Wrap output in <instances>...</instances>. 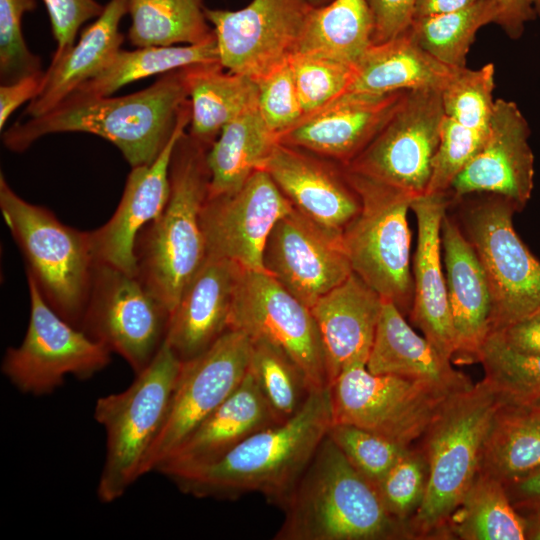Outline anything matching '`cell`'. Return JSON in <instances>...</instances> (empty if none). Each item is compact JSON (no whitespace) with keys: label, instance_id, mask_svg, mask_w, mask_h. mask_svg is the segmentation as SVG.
Masks as SVG:
<instances>
[{"label":"cell","instance_id":"cell-25","mask_svg":"<svg viewBox=\"0 0 540 540\" xmlns=\"http://www.w3.org/2000/svg\"><path fill=\"white\" fill-rule=\"evenodd\" d=\"M382 305V297L352 272L310 307L325 351L329 387L347 368L367 364Z\"/></svg>","mask_w":540,"mask_h":540},{"label":"cell","instance_id":"cell-56","mask_svg":"<svg viewBox=\"0 0 540 540\" xmlns=\"http://www.w3.org/2000/svg\"><path fill=\"white\" fill-rule=\"evenodd\" d=\"M519 405H522L529 414L540 423V395Z\"/></svg>","mask_w":540,"mask_h":540},{"label":"cell","instance_id":"cell-39","mask_svg":"<svg viewBox=\"0 0 540 540\" xmlns=\"http://www.w3.org/2000/svg\"><path fill=\"white\" fill-rule=\"evenodd\" d=\"M251 343L249 370L278 423H284L301 411L313 389L303 370L281 348L264 339Z\"/></svg>","mask_w":540,"mask_h":540},{"label":"cell","instance_id":"cell-51","mask_svg":"<svg viewBox=\"0 0 540 540\" xmlns=\"http://www.w3.org/2000/svg\"><path fill=\"white\" fill-rule=\"evenodd\" d=\"M44 73V72H43ZM43 73L21 78L0 86V129L23 103L31 101L39 91Z\"/></svg>","mask_w":540,"mask_h":540},{"label":"cell","instance_id":"cell-20","mask_svg":"<svg viewBox=\"0 0 540 540\" xmlns=\"http://www.w3.org/2000/svg\"><path fill=\"white\" fill-rule=\"evenodd\" d=\"M190 124V104L182 108L174 132L158 155L147 165L132 167L121 200L112 217L90 231L95 263L137 275L134 253L139 232L164 210L170 195V163L179 138Z\"/></svg>","mask_w":540,"mask_h":540},{"label":"cell","instance_id":"cell-47","mask_svg":"<svg viewBox=\"0 0 540 540\" xmlns=\"http://www.w3.org/2000/svg\"><path fill=\"white\" fill-rule=\"evenodd\" d=\"M257 84L258 110L276 135L303 118V108L288 61L270 71Z\"/></svg>","mask_w":540,"mask_h":540},{"label":"cell","instance_id":"cell-22","mask_svg":"<svg viewBox=\"0 0 540 540\" xmlns=\"http://www.w3.org/2000/svg\"><path fill=\"white\" fill-rule=\"evenodd\" d=\"M293 207L342 234L360 211V199L342 165L301 148L276 142L261 168Z\"/></svg>","mask_w":540,"mask_h":540},{"label":"cell","instance_id":"cell-50","mask_svg":"<svg viewBox=\"0 0 540 540\" xmlns=\"http://www.w3.org/2000/svg\"><path fill=\"white\" fill-rule=\"evenodd\" d=\"M497 24L510 39H519L528 22L540 19V0H496Z\"/></svg>","mask_w":540,"mask_h":540},{"label":"cell","instance_id":"cell-12","mask_svg":"<svg viewBox=\"0 0 540 540\" xmlns=\"http://www.w3.org/2000/svg\"><path fill=\"white\" fill-rule=\"evenodd\" d=\"M170 314L137 275L95 263L89 299L79 328L138 374L165 341Z\"/></svg>","mask_w":540,"mask_h":540},{"label":"cell","instance_id":"cell-14","mask_svg":"<svg viewBox=\"0 0 540 540\" xmlns=\"http://www.w3.org/2000/svg\"><path fill=\"white\" fill-rule=\"evenodd\" d=\"M228 329L281 348L303 370L313 390L329 387L325 351L311 309L267 272L241 270Z\"/></svg>","mask_w":540,"mask_h":540},{"label":"cell","instance_id":"cell-11","mask_svg":"<svg viewBox=\"0 0 540 540\" xmlns=\"http://www.w3.org/2000/svg\"><path fill=\"white\" fill-rule=\"evenodd\" d=\"M330 392L333 423L366 429L407 448L453 395L423 382L373 374L363 364L344 370Z\"/></svg>","mask_w":540,"mask_h":540},{"label":"cell","instance_id":"cell-55","mask_svg":"<svg viewBox=\"0 0 540 540\" xmlns=\"http://www.w3.org/2000/svg\"><path fill=\"white\" fill-rule=\"evenodd\" d=\"M518 513L523 520L525 539L540 540V508Z\"/></svg>","mask_w":540,"mask_h":540},{"label":"cell","instance_id":"cell-52","mask_svg":"<svg viewBox=\"0 0 540 540\" xmlns=\"http://www.w3.org/2000/svg\"><path fill=\"white\" fill-rule=\"evenodd\" d=\"M497 332L511 348L523 353L540 355V313L517 321Z\"/></svg>","mask_w":540,"mask_h":540},{"label":"cell","instance_id":"cell-2","mask_svg":"<svg viewBox=\"0 0 540 540\" xmlns=\"http://www.w3.org/2000/svg\"><path fill=\"white\" fill-rule=\"evenodd\" d=\"M183 69L162 74L132 94L67 97L49 112L13 124L3 132V144L20 153L49 134L89 133L115 145L131 168L151 164L171 138L189 101Z\"/></svg>","mask_w":540,"mask_h":540},{"label":"cell","instance_id":"cell-42","mask_svg":"<svg viewBox=\"0 0 540 540\" xmlns=\"http://www.w3.org/2000/svg\"><path fill=\"white\" fill-rule=\"evenodd\" d=\"M288 63L304 116L347 92L354 75V66L317 54L298 52Z\"/></svg>","mask_w":540,"mask_h":540},{"label":"cell","instance_id":"cell-29","mask_svg":"<svg viewBox=\"0 0 540 540\" xmlns=\"http://www.w3.org/2000/svg\"><path fill=\"white\" fill-rule=\"evenodd\" d=\"M126 14L128 0H109L103 12L83 29L79 40L61 57L51 60L38 93L24 111L28 118L55 108L110 62L124 41L119 27Z\"/></svg>","mask_w":540,"mask_h":540},{"label":"cell","instance_id":"cell-57","mask_svg":"<svg viewBox=\"0 0 540 540\" xmlns=\"http://www.w3.org/2000/svg\"><path fill=\"white\" fill-rule=\"evenodd\" d=\"M330 1H332V0H308V2L313 7H319V6L325 5V4L329 3Z\"/></svg>","mask_w":540,"mask_h":540},{"label":"cell","instance_id":"cell-5","mask_svg":"<svg viewBox=\"0 0 540 540\" xmlns=\"http://www.w3.org/2000/svg\"><path fill=\"white\" fill-rule=\"evenodd\" d=\"M502 402L483 378L448 397L417 441L428 479L422 503L408 523L411 538L447 536V521L478 472L484 439Z\"/></svg>","mask_w":540,"mask_h":540},{"label":"cell","instance_id":"cell-4","mask_svg":"<svg viewBox=\"0 0 540 540\" xmlns=\"http://www.w3.org/2000/svg\"><path fill=\"white\" fill-rule=\"evenodd\" d=\"M208 149L186 132L179 138L168 202L135 242L137 276L170 315L207 256L200 214L209 192Z\"/></svg>","mask_w":540,"mask_h":540},{"label":"cell","instance_id":"cell-16","mask_svg":"<svg viewBox=\"0 0 540 540\" xmlns=\"http://www.w3.org/2000/svg\"><path fill=\"white\" fill-rule=\"evenodd\" d=\"M312 8L308 0H252L237 10L206 7L220 64L257 82L297 52Z\"/></svg>","mask_w":540,"mask_h":540},{"label":"cell","instance_id":"cell-48","mask_svg":"<svg viewBox=\"0 0 540 540\" xmlns=\"http://www.w3.org/2000/svg\"><path fill=\"white\" fill-rule=\"evenodd\" d=\"M46 6L51 31L56 41L52 60L66 53L76 42L80 28L97 18L105 5L96 0H42Z\"/></svg>","mask_w":540,"mask_h":540},{"label":"cell","instance_id":"cell-33","mask_svg":"<svg viewBox=\"0 0 540 540\" xmlns=\"http://www.w3.org/2000/svg\"><path fill=\"white\" fill-rule=\"evenodd\" d=\"M211 63H220L215 36L194 45L120 49L97 75L80 85L68 97L111 96L122 87L150 76Z\"/></svg>","mask_w":540,"mask_h":540},{"label":"cell","instance_id":"cell-19","mask_svg":"<svg viewBox=\"0 0 540 540\" xmlns=\"http://www.w3.org/2000/svg\"><path fill=\"white\" fill-rule=\"evenodd\" d=\"M529 136V124L517 104L496 99L487 137L453 181L449 191L452 200L492 194L508 199L521 211L534 186Z\"/></svg>","mask_w":540,"mask_h":540},{"label":"cell","instance_id":"cell-49","mask_svg":"<svg viewBox=\"0 0 540 540\" xmlns=\"http://www.w3.org/2000/svg\"><path fill=\"white\" fill-rule=\"evenodd\" d=\"M418 0H367L374 30L373 44L382 43L403 34L413 20Z\"/></svg>","mask_w":540,"mask_h":540},{"label":"cell","instance_id":"cell-15","mask_svg":"<svg viewBox=\"0 0 540 540\" xmlns=\"http://www.w3.org/2000/svg\"><path fill=\"white\" fill-rule=\"evenodd\" d=\"M250 338L226 330L207 350L182 362L163 428L144 474L156 471L178 445L241 384L251 359Z\"/></svg>","mask_w":540,"mask_h":540},{"label":"cell","instance_id":"cell-54","mask_svg":"<svg viewBox=\"0 0 540 540\" xmlns=\"http://www.w3.org/2000/svg\"><path fill=\"white\" fill-rule=\"evenodd\" d=\"M479 1L481 0H418L413 18L459 11Z\"/></svg>","mask_w":540,"mask_h":540},{"label":"cell","instance_id":"cell-9","mask_svg":"<svg viewBox=\"0 0 540 540\" xmlns=\"http://www.w3.org/2000/svg\"><path fill=\"white\" fill-rule=\"evenodd\" d=\"M487 195L464 205L459 224L489 284L491 333L540 313V261L515 231V205L504 197Z\"/></svg>","mask_w":540,"mask_h":540},{"label":"cell","instance_id":"cell-43","mask_svg":"<svg viewBox=\"0 0 540 540\" xmlns=\"http://www.w3.org/2000/svg\"><path fill=\"white\" fill-rule=\"evenodd\" d=\"M427 479L428 466L425 457L422 451L413 445L376 485L389 514L407 528L422 503Z\"/></svg>","mask_w":540,"mask_h":540},{"label":"cell","instance_id":"cell-53","mask_svg":"<svg viewBox=\"0 0 540 540\" xmlns=\"http://www.w3.org/2000/svg\"><path fill=\"white\" fill-rule=\"evenodd\" d=\"M504 486L512 506L518 512L540 508V468Z\"/></svg>","mask_w":540,"mask_h":540},{"label":"cell","instance_id":"cell-21","mask_svg":"<svg viewBox=\"0 0 540 540\" xmlns=\"http://www.w3.org/2000/svg\"><path fill=\"white\" fill-rule=\"evenodd\" d=\"M406 93L347 91L278 134L277 141L345 166L377 135Z\"/></svg>","mask_w":540,"mask_h":540},{"label":"cell","instance_id":"cell-1","mask_svg":"<svg viewBox=\"0 0 540 540\" xmlns=\"http://www.w3.org/2000/svg\"><path fill=\"white\" fill-rule=\"evenodd\" d=\"M332 424L330 387L313 390L290 420L257 431L213 463L169 479L196 498L260 493L282 508Z\"/></svg>","mask_w":540,"mask_h":540},{"label":"cell","instance_id":"cell-38","mask_svg":"<svg viewBox=\"0 0 540 540\" xmlns=\"http://www.w3.org/2000/svg\"><path fill=\"white\" fill-rule=\"evenodd\" d=\"M496 0H481L455 12L413 18L406 30L424 51L446 66L466 67V57L477 32L495 23Z\"/></svg>","mask_w":540,"mask_h":540},{"label":"cell","instance_id":"cell-27","mask_svg":"<svg viewBox=\"0 0 540 540\" xmlns=\"http://www.w3.org/2000/svg\"><path fill=\"white\" fill-rule=\"evenodd\" d=\"M276 424L277 419L248 370L239 387L167 456L156 472L170 478L206 466L250 435Z\"/></svg>","mask_w":540,"mask_h":540},{"label":"cell","instance_id":"cell-45","mask_svg":"<svg viewBox=\"0 0 540 540\" xmlns=\"http://www.w3.org/2000/svg\"><path fill=\"white\" fill-rule=\"evenodd\" d=\"M36 7V0H0L1 84L44 72L39 56L30 51L22 33L23 15Z\"/></svg>","mask_w":540,"mask_h":540},{"label":"cell","instance_id":"cell-35","mask_svg":"<svg viewBox=\"0 0 540 540\" xmlns=\"http://www.w3.org/2000/svg\"><path fill=\"white\" fill-rule=\"evenodd\" d=\"M540 468V423L519 404L503 400L484 439L478 471L503 484Z\"/></svg>","mask_w":540,"mask_h":540},{"label":"cell","instance_id":"cell-32","mask_svg":"<svg viewBox=\"0 0 540 540\" xmlns=\"http://www.w3.org/2000/svg\"><path fill=\"white\" fill-rule=\"evenodd\" d=\"M276 142L277 135L266 125L258 108L228 123L207 152L208 195L237 191L261 168Z\"/></svg>","mask_w":540,"mask_h":540},{"label":"cell","instance_id":"cell-44","mask_svg":"<svg viewBox=\"0 0 540 540\" xmlns=\"http://www.w3.org/2000/svg\"><path fill=\"white\" fill-rule=\"evenodd\" d=\"M328 436L348 461L375 486L410 448L350 424L333 423Z\"/></svg>","mask_w":540,"mask_h":540},{"label":"cell","instance_id":"cell-41","mask_svg":"<svg viewBox=\"0 0 540 540\" xmlns=\"http://www.w3.org/2000/svg\"><path fill=\"white\" fill-rule=\"evenodd\" d=\"M495 68L489 63L478 69L456 70L441 91L444 115L478 130L488 131L494 110Z\"/></svg>","mask_w":540,"mask_h":540},{"label":"cell","instance_id":"cell-18","mask_svg":"<svg viewBox=\"0 0 540 540\" xmlns=\"http://www.w3.org/2000/svg\"><path fill=\"white\" fill-rule=\"evenodd\" d=\"M342 234L293 208L274 225L264 248V270L309 308L353 272Z\"/></svg>","mask_w":540,"mask_h":540},{"label":"cell","instance_id":"cell-23","mask_svg":"<svg viewBox=\"0 0 540 540\" xmlns=\"http://www.w3.org/2000/svg\"><path fill=\"white\" fill-rule=\"evenodd\" d=\"M452 198L450 193H429L411 203L417 221V246L413 258L412 323L444 357L452 361L454 330L442 261L441 226Z\"/></svg>","mask_w":540,"mask_h":540},{"label":"cell","instance_id":"cell-10","mask_svg":"<svg viewBox=\"0 0 540 540\" xmlns=\"http://www.w3.org/2000/svg\"><path fill=\"white\" fill-rule=\"evenodd\" d=\"M30 317L22 343L6 350L2 372L20 392L52 393L68 375L87 379L104 369L111 352L62 318L27 276Z\"/></svg>","mask_w":540,"mask_h":540},{"label":"cell","instance_id":"cell-34","mask_svg":"<svg viewBox=\"0 0 540 540\" xmlns=\"http://www.w3.org/2000/svg\"><path fill=\"white\" fill-rule=\"evenodd\" d=\"M367 0H332L313 7L296 53L317 54L355 66L373 44Z\"/></svg>","mask_w":540,"mask_h":540},{"label":"cell","instance_id":"cell-7","mask_svg":"<svg viewBox=\"0 0 540 540\" xmlns=\"http://www.w3.org/2000/svg\"><path fill=\"white\" fill-rule=\"evenodd\" d=\"M0 209L50 307L79 328L92 285L95 259L90 231L62 223L49 209L21 198L0 175Z\"/></svg>","mask_w":540,"mask_h":540},{"label":"cell","instance_id":"cell-31","mask_svg":"<svg viewBox=\"0 0 540 540\" xmlns=\"http://www.w3.org/2000/svg\"><path fill=\"white\" fill-rule=\"evenodd\" d=\"M183 71L190 104L188 134L208 148L228 123L258 108V84L248 76L228 71L220 63Z\"/></svg>","mask_w":540,"mask_h":540},{"label":"cell","instance_id":"cell-6","mask_svg":"<svg viewBox=\"0 0 540 540\" xmlns=\"http://www.w3.org/2000/svg\"><path fill=\"white\" fill-rule=\"evenodd\" d=\"M182 361L164 341L151 363L122 392L100 397L94 418L106 434L97 486L103 503L122 497L141 476L165 423Z\"/></svg>","mask_w":540,"mask_h":540},{"label":"cell","instance_id":"cell-3","mask_svg":"<svg viewBox=\"0 0 540 540\" xmlns=\"http://www.w3.org/2000/svg\"><path fill=\"white\" fill-rule=\"evenodd\" d=\"M274 540H391L411 538L387 511L377 487L327 436L282 507Z\"/></svg>","mask_w":540,"mask_h":540},{"label":"cell","instance_id":"cell-40","mask_svg":"<svg viewBox=\"0 0 540 540\" xmlns=\"http://www.w3.org/2000/svg\"><path fill=\"white\" fill-rule=\"evenodd\" d=\"M484 379L503 400L524 404L540 395V355L511 348L502 335L491 332L478 356Z\"/></svg>","mask_w":540,"mask_h":540},{"label":"cell","instance_id":"cell-36","mask_svg":"<svg viewBox=\"0 0 540 540\" xmlns=\"http://www.w3.org/2000/svg\"><path fill=\"white\" fill-rule=\"evenodd\" d=\"M446 535L462 540H524L521 515L504 484L477 472L460 504L450 515Z\"/></svg>","mask_w":540,"mask_h":540},{"label":"cell","instance_id":"cell-26","mask_svg":"<svg viewBox=\"0 0 540 540\" xmlns=\"http://www.w3.org/2000/svg\"><path fill=\"white\" fill-rule=\"evenodd\" d=\"M241 270L230 260L207 255L187 284L165 338L182 362L203 353L228 330Z\"/></svg>","mask_w":540,"mask_h":540},{"label":"cell","instance_id":"cell-17","mask_svg":"<svg viewBox=\"0 0 540 540\" xmlns=\"http://www.w3.org/2000/svg\"><path fill=\"white\" fill-rule=\"evenodd\" d=\"M269 174L256 170L235 192L207 196L200 214L207 255L264 271L263 252L276 222L293 209Z\"/></svg>","mask_w":540,"mask_h":540},{"label":"cell","instance_id":"cell-30","mask_svg":"<svg viewBox=\"0 0 540 540\" xmlns=\"http://www.w3.org/2000/svg\"><path fill=\"white\" fill-rule=\"evenodd\" d=\"M455 72L456 69L424 51L405 31L366 50L354 66L348 91L388 94L432 89L441 92Z\"/></svg>","mask_w":540,"mask_h":540},{"label":"cell","instance_id":"cell-37","mask_svg":"<svg viewBox=\"0 0 540 540\" xmlns=\"http://www.w3.org/2000/svg\"><path fill=\"white\" fill-rule=\"evenodd\" d=\"M203 0H128L135 47L194 45L213 38Z\"/></svg>","mask_w":540,"mask_h":540},{"label":"cell","instance_id":"cell-46","mask_svg":"<svg viewBox=\"0 0 540 540\" xmlns=\"http://www.w3.org/2000/svg\"><path fill=\"white\" fill-rule=\"evenodd\" d=\"M488 131L464 126L444 115L425 194L448 193L457 175L482 147Z\"/></svg>","mask_w":540,"mask_h":540},{"label":"cell","instance_id":"cell-8","mask_svg":"<svg viewBox=\"0 0 540 540\" xmlns=\"http://www.w3.org/2000/svg\"><path fill=\"white\" fill-rule=\"evenodd\" d=\"M343 167V166H342ZM360 199V211L342 232L352 271L403 315L413 305L408 212L413 195L344 168Z\"/></svg>","mask_w":540,"mask_h":540},{"label":"cell","instance_id":"cell-28","mask_svg":"<svg viewBox=\"0 0 540 540\" xmlns=\"http://www.w3.org/2000/svg\"><path fill=\"white\" fill-rule=\"evenodd\" d=\"M451 363L425 337L412 329L394 303L383 299L366 364L369 372L423 382L448 394L472 387V380L453 368Z\"/></svg>","mask_w":540,"mask_h":540},{"label":"cell","instance_id":"cell-13","mask_svg":"<svg viewBox=\"0 0 540 540\" xmlns=\"http://www.w3.org/2000/svg\"><path fill=\"white\" fill-rule=\"evenodd\" d=\"M443 118L440 91H407L377 135L343 167L414 197L424 195L440 142Z\"/></svg>","mask_w":540,"mask_h":540},{"label":"cell","instance_id":"cell-24","mask_svg":"<svg viewBox=\"0 0 540 540\" xmlns=\"http://www.w3.org/2000/svg\"><path fill=\"white\" fill-rule=\"evenodd\" d=\"M447 296L454 330L452 362H478L490 334L492 297L474 248L459 222L445 214L441 226Z\"/></svg>","mask_w":540,"mask_h":540}]
</instances>
